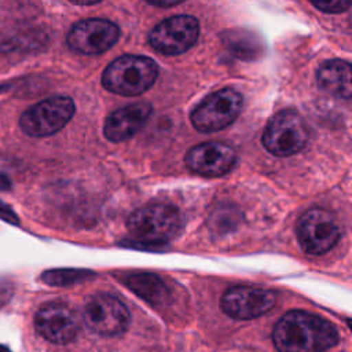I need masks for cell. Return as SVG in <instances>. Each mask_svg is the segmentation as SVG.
<instances>
[{
    "mask_svg": "<svg viewBox=\"0 0 352 352\" xmlns=\"http://www.w3.org/2000/svg\"><path fill=\"white\" fill-rule=\"evenodd\" d=\"M0 219L3 221H7L10 224H19V220H18V216L14 213V210L7 205L4 204L1 199H0Z\"/></svg>",
    "mask_w": 352,
    "mask_h": 352,
    "instance_id": "d6986e66",
    "label": "cell"
},
{
    "mask_svg": "<svg viewBox=\"0 0 352 352\" xmlns=\"http://www.w3.org/2000/svg\"><path fill=\"white\" fill-rule=\"evenodd\" d=\"M199 36V23L191 15H176L160 22L150 33L151 47L164 55H179L190 50Z\"/></svg>",
    "mask_w": 352,
    "mask_h": 352,
    "instance_id": "9c48e42d",
    "label": "cell"
},
{
    "mask_svg": "<svg viewBox=\"0 0 352 352\" xmlns=\"http://www.w3.org/2000/svg\"><path fill=\"white\" fill-rule=\"evenodd\" d=\"M308 128L293 110L278 111L263 132V144L274 155L287 157L298 153L307 143Z\"/></svg>",
    "mask_w": 352,
    "mask_h": 352,
    "instance_id": "52a82bcc",
    "label": "cell"
},
{
    "mask_svg": "<svg viewBox=\"0 0 352 352\" xmlns=\"http://www.w3.org/2000/svg\"><path fill=\"white\" fill-rule=\"evenodd\" d=\"M351 66L341 59L323 62L316 72V81L322 89L342 99H349L352 95Z\"/></svg>",
    "mask_w": 352,
    "mask_h": 352,
    "instance_id": "9a60e30c",
    "label": "cell"
},
{
    "mask_svg": "<svg viewBox=\"0 0 352 352\" xmlns=\"http://www.w3.org/2000/svg\"><path fill=\"white\" fill-rule=\"evenodd\" d=\"M84 320L92 331L100 336H117L128 329L131 315L121 300L107 293H99L87 301Z\"/></svg>",
    "mask_w": 352,
    "mask_h": 352,
    "instance_id": "ba28073f",
    "label": "cell"
},
{
    "mask_svg": "<svg viewBox=\"0 0 352 352\" xmlns=\"http://www.w3.org/2000/svg\"><path fill=\"white\" fill-rule=\"evenodd\" d=\"M272 341L279 352H324L338 342V331L315 314L290 311L275 324Z\"/></svg>",
    "mask_w": 352,
    "mask_h": 352,
    "instance_id": "6da1fadb",
    "label": "cell"
},
{
    "mask_svg": "<svg viewBox=\"0 0 352 352\" xmlns=\"http://www.w3.org/2000/svg\"><path fill=\"white\" fill-rule=\"evenodd\" d=\"M148 4L151 6H157V7H173V6H177L180 4L182 1H147Z\"/></svg>",
    "mask_w": 352,
    "mask_h": 352,
    "instance_id": "ffe728a7",
    "label": "cell"
},
{
    "mask_svg": "<svg viewBox=\"0 0 352 352\" xmlns=\"http://www.w3.org/2000/svg\"><path fill=\"white\" fill-rule=\"evenodd\" d=\"M158 66L139 55H122L114 59L103 72V87L117 95L136 96L146 92L157 80Z\"/></svg>",
    "mask_w": 352,
    "mask_h": 352,
    "instance_id": "7a4b0ae2",
    "label": "cell"
},
{
    "mask_svg": "<svg viewBox=\"0 0 352 352\" xmlns=\"http://www.w3.org/2000/svg\"><path fill=\"white\" fill-rule=\"evenodd\" d=\"M128 287L139 297L153 305L165 304L169 297V290L165 282L154 274H133L126 279Z\"/></svg>",
    "mask_w": 352,
    "mask_h": 352,
    "instance_id": "2e32d148",
    "label": "cell"
},
{
    "mask_svg": "<svg viewBox=\"0 0 352 352\" xmlns=\"http://www.w3.org/2000/svg\"><path fill=\"white\" fill-rule=\"evenodd\" d=\"M235 151L226 143L205 142L197 144L186 154V165L194 173L202 176H221L235 164Z\"/></svg>",
    "mask_w": 352,
    "mask_h": 352,
    "instance_id": "4fadbf2b",
    "label": "cell"
},
{
    "mask_svg": "<svg viewBox=\"0 0 352 352\" xmlns=\"http://www.w3.org/2000/svg\"><path fill=\"white\" fill-rule=\"evenodd\" d=\"M92 274L80 270H52L43 274V280L54 286H69L88 279Z\"/></svg>",
    "mask_w": 352,
    "mask_h": 352,
    "instance_id": "e0dca14e",
    "label": "cell"
},
{
    "mask_svg": "<svg viewBox=\"0 0 352 352\" xmlns=\"http://www.w3.org/2000/svg\"><path fill=\"white\" fill-rule=\"evenodd\" d=\"M0 188H10V182L7 179V176L0 173Z\"/></svg>",
    "mask_w": 352,
    "mask_h": 352,
    "instance_id": "44dd1931",
    "label": "cell"
},
{
    "mask_svg": "<svg viewBox=\"0 0 352 352\" xmlns=\"http://www.w3.org/2000/svg\"><path fill=\"white\" fill-rule=\"evenodd\" d=\"M76 110L72 98L65 95L51 96L29 107L19 118L21 129L33 138L50 136L60 131L73 117Z\"/></svg>",
    "mask_w": 352,
    "mask_h": 352,
    "instance_id": "8992f818",
    "label": "cell"
},
{
    "mask_svg": "<svg viewBox=\"0 0 352 352\" xmlns=\"http://www.w3.org/2000/svg\"><path fill=\"white\" fill-rule=\"evenodd\" d=\"M301 249L309 254H323L333 249L341 236L338 219L327 209L314 208L301 214L296 226Z\"/></svg>",
    "mask_w": 352,
    "mask_h": 352,
    "instance_id": "277c9868",
    "label": "cell"
},
{
    "mask_svg": "<svg viewBox=\"0 0 352 352\" xmlns=\"http://www.w3.org/2000/svg\"><path fill=\"white\" fill-rule=\"evenodd\" d=\"M120 37V28L107 19L80 21L67 33V45L85 55H96L111 48Z\"/></svg>",
    "mask_w": 352,
    "mask_h": 352,
    "instance_id": "8fae6325",
    "label": "cell"
},
{
    "mask_svg": "<svg viewBox=\"0 0 352 352\" xmlns=\"http://www.w3.org/2000/svg\"><path fill=\"white\" fill-rule=\"evenodd\" d=\"M37 333L50 342L67 344L78 331V320L74 311L58 301L44 304L34 316Z\"/></svg>",
    "mask_w": 352,
    "mask_h": 352,
    "instance_id": "7c38bea8",
    "label": "cell"
},
{
    "mask_svg": "<svg viewBox=\"0 0 352 352\" xmlns=\"http://www.w3.org/2000/svg\"><path fill=\"white\" fill-rule=\"evenodd\" d=\"M312 6L324 12H342L346 8H349L351 3L342 1V0L341 1H318V3L312 1Z\"/></svg>",
    "mask_w": 352,
    "mask_h": 352,
    "instance_id": "ac0fdd59",
    "label": "cell"
},
{
    "mask_svg": "<svg viewBox=\"0 0 352 352\" xmlns=\"http://www.w3.org/2000/svg\"><path fill=\"white\" fill-rule=\"evenodd\" d=\"M153 106L148 102H138L110 113L104 122V136L114 143L133 136L151 116Z\"/></svg>",
    "mask_w": 352,
    "mask_h": 352,
    "instance_id": "5bb4252c",
    "label": "cell"
},
{
    "mask_svg": "<svg viewBox=\"0 0 352 352\" xmlns=\"http://www.w3.org/2000/svg\"><path fill=\"white\" fill-rule=\"evenodd\" d=\"M276 301L272 290L257 286H232L223 294L220 307L224 314L238 320H248L267 314Z\"/></svg>",
    "mask_w": 352,
    "mask_h": 352,
    "instance_id": "30bf717a",
    "label": "cell"
},
{
    "mask_svg": "<svg viewBox=\"0 0 352 352\" xmlns=\"http://www.w3.org/2000/svg\"><path fill=\"white\" fill-rule=\"evenodd\" d=\"M183 224L180 212L168 204H150L135 210L126 227L129 234L144 243H164L176 236Z\"/></svg>",
    "mask_w": 352,
    "mask_h": 352,
    "instance_id": "3957f363",
    "label": "cell"
},
{
    "mask_svg": "<svg viewBox=\"0 0 352 352\" xmlns=\"http://www.w3.org/2000/svg\"><path fill=\"white\" fill-rule=\"evenodd\" d=\"M242 95L232 88H223L206 96L191 113L194 128L199 132H216L231 125L242 111Z\"/></svg>",
    "mask_w": 352,
    "mask_h": 352,
    "instance_id": "5b68a950",
    "label": "cell"
}]
</instances>
